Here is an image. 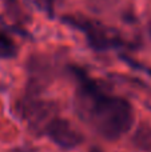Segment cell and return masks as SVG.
<instances>
[{
    "instance_id": "obj_1",
    "label": "cell",
    "mask_w": 151,
    "mask_h": 152,
    "mask_svg": "<svg viewBox=\"0 0 151 152\" xmlns=\"http://www.w3.org/2000/svg\"><path fill=\"white\" fill-rule=\"evenodd\" d=\"M79 88L75 99L76 112L94 131L107 140L125 136L134 123V110L123 97L104 94L100 87L78 72Z\"/></svg>"
},
{
    "instance_id": "obj_2",
    "label": "cell",
    "mask_w": 151,
    "mask_h": 152,
    "mask_svg": "<svg viewBox=\"0 0 151 152\" xmlns=\"http://www.w3.org/2000/svg\"><path fill=\"white\" fill-rule=\"evenodd\" d=\"M45 135L63 150H72L83 143V135L70 123L62 118H54L44 129Z\"/></svg>"
},
{
    "instance_id": "obj_3",
    "label": "cell",
    "mask_w": 151,
    "mask_h": 152,
    "mask_svg": "<svg viewBox=\"0 0 151 152\" xmlns=\"http://www.w3.org/2000/svg\"><path fill=\"white\" fill-rule=\"evenodd\" d=\"M64 20H67L70 24L84 31L87 35L88 43L96 50H107V48L120 44V39L115 32L104 28V27L99 26L96 23L88 20H80L78 18H67Z\"/></svg>"
},
{
    "instance_id": "obj_4",
    "label": "cell",
    "mask_w": 151,
    "mask_h": 152,
    "mask_svg": "<svg viewBox=\"0 0 151 152\" xmlns=\"http://www.w3.org/2000/svg\"><path fill=\"white\" fill-rule=\"evenodd\" d=\"M134 143L139 150L151 152V127L142 126L134 135Z\"/></svg>"
},
{
    "instance_id": "obj_5",
    "label": "cell",
    "mask_w": 151,
    "mask_h": 152,
    "mask_svg": "<svg viewBox=\"0 0 151 152\" xmlns=\"http://www.w3.org/2000/svg\"><path fill=\"white\" fill-rule=\"evenodd\" d=\"M15 53H16V45L13 43V40L4 31L0 29V58L8 59L15 56Z\"/></svg>"
},
{
    "instance_id": "obj_6",
    "label": "cell",
    "mask_w": 151,
    "mask_h": 152,
    "mask_svg": "<svg viewBox=\"0 0 151 152\" xmlns=\"http://www.w3.org/2000/svg\"><path fill=\"white\" fill-rule=\"evenodd\" d=\"M32 3H34L40 11L48 13V15H52L56 0H32Z\"/></svg>"
},
{
    "instance_id": "obj_7",
    "label": "cell",
    "mask_w": 151,
    "mask_h": 152,
    "mask_svg": "<svg viewBox=\"0 0 151 152\" xmlns=\"http://www.w3.org/2000/svg\"><path fill=\"white\" fill-rule=\"evenodd\" d=\"M11 152H35L32 148H28V147H19V148H15L13 151Z\"/></svg>"
},
{
    "instance_id": "obj_8",
    "label": "cell",
    "mask_w": 151,
    "mask_h": 152,
    "mask_svg": "<svg viewBox=\"0 0 151 152\" xmlns=\"http://www.w3.org/2000/svg\"><path fill=\"white\" fill-rule=\"evenodd\" d=\"M150 34H151V28H150Z\"/></svg>"
}]
</instances>
